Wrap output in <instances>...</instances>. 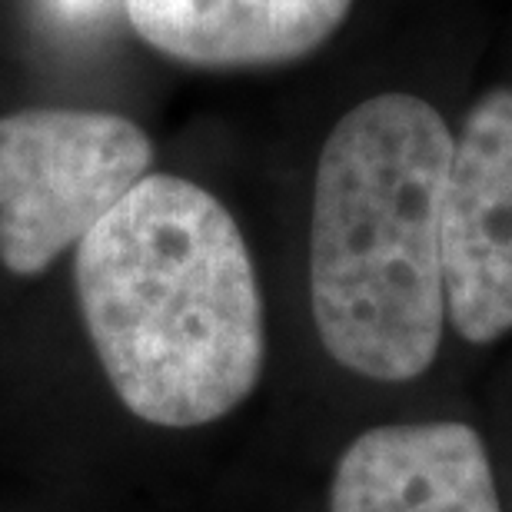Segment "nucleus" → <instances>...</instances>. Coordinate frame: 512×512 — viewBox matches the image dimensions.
Here are the masks:
<instances>
[{
  "instance_id": "nucleus-3",
  "label": "nucleus",
  "mask_w": 512,
  "mask_h": 512,
  "mask_svg": "<svg viewBox=\"0 0 512 512\" xmlns=\"http://www.w3.org/2000/svg\"><path fill=\"white\" fill-rule=\"evenodd\" d=\"M153 143L133 120L100 110H20L0 117V263L44 273L150 173Z\"/></svg>"
},
{
  "instance_id": "nucleus-5",
  "label": "nucleus",
  "mask_w": 512,
  "mask_h": 512,
  "mask_svg": "<svg viewBox=\"0 0 512 512\" xmlns=\"http://www.w3.org/2000/svg\"><path fill=\"white\" fill-rule=\"evenodd\" d=\"M330 512H503L486 446L466 423L376 426L340 456Z\"/></svg>"
},
{
  "instance_id": "nucleus-1",
  "label": "nucleus",
  "mask_w": 512,
  "mask_h": 512,
  "mask_svg": "<svg viewBox=\"0 0 512 512\" xmlns=\"http://www.w3.org/2000/svg\"><path fill=\"white\" fill-rule=\"evenodd\" d=\"M74 280L97 360L143 423H217L260 383L266 330L247 240L197 183L147 173L77 243Z\"/></svg>"
},
{
  "instance_id": "nucleus-7",
  "label": "nucleus",
  "mask_w": 512,
  "mask_h": 512,
  "mask_svg": "<svg viewBox=\"0 0 512 512\" xmlns=\"http://www.w3.org/2000/svg\"><path fill=\"white\" fill-rule=\"evenodd\" d=\"M120 4H124V0H47L50 14L57 20H64V24H74V27L100 24V20L114 14Z\"/></svg>"
},
{
  "instance_id": "nucleus-6",
  "label": "nucleus",
  "mask_w": 512,
  "mask_h": 512,
  "mask_svg": "<svg viewBox=\"0 0 512 512\" xmlns=\"http://www.w3.org/2000/svg\"><path fill=\"white\" fill-rule=\"evenodd\" d=\"M133 30L200 70L280 67L320 50L353 0H124Z\"/></svg>"
},
{
  "instance_id": "nucleus-4",
  "label": "nucleus",
  "mask_w": 512,
  "mask_h": 512,
  "mask_svg": "<svg viewBox=\"0 0 512 512\" xmlns=\"http://www.w3.org/2000/svg\"><path fill=\"white\" fill-rule=\"evenodd\" d=\"M446 320L466 343L512 333V87H493L463 120L443 220Z\"/></svg>"
},
{
  "instance_id": "nucleus-2",
  "label": "nucleus",
  "mask_w": 512,
  "mask_h": 512,
  "mask_svg": "<svg viewBox=\"0 0 512 512\" xmlns=\"http://www.w3.org/2000/svg\"><path fill=\"white\" fill-rule=\"evenodd\" d=\"M453 133L423 97L380 94L323 143L310 303L323 350L366 380L423 376L446 326L439 220Z\"/></svg>"
}]
</instances>
